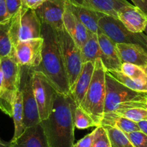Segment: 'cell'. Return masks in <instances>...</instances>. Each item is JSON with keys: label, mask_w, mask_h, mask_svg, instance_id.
<instances>
[{"label": "cell", "mask_w": 147, "mask_h": 147, "mask_svg": "<svg viewBox=\"0 0 147 147\" xmlns=\"http://www.w3.org/2000/svg\"><path fill=\"white\" fill-rule=\"evenodd\" d=\"M82 63L92 61L94 62L96 59L100 58V45L97 34L88 30V37L87 41L81 49Z\"/></svg>", "instance_id": "22"}, {"label": "cell", "mask_w": 147, "mask_h": 147, "mask_svg": "<svg viewBox=\"0 0 147 147\" xmlns=\"http://www.w3.org/2000/svg\"><path fill=\"white\" fill-rule=\"evenodd\" d=\"M144 33L145 34V35H146V36H147V23H146V28H145V29H144Z\"/></svg>", "instance_id": "42"}, {"label": "cell", "mask_w": 147, "mask_h": 147, "mask_svg": "<svg viewBox=\"0 0 147 147\" xmlns=\"http://www.w3.org/2000/svg\"><path fill=\"white\" fill-rule=\"evenodd\" d=\"M134 147H147V135L141 131L125 134Z\"/></svg>", "instance_id": "32"}, {"label": "cell", "mask_w": 147, "mask_h": 147, "mask_svg": "<svg viewBox=\"0 0 147 147\" xmlns=\"http://www.w3.org/2000/svg\"><path fill=\"white\" fill-rule=\"evenodd\" d=\"M94 134H95V131L94 130L92 132L83 137L77 144H74L73 147H91L92 143L94 139Z\"/></svg>", "instance_id": "34"}, {"label": "cell", "mask_w": 147, "mask_h": 147, "mask_svg": "<svg viewBox=\"0 0 147 147\" xmlns=\"http://www.w3.org/2000/svg\"><path fill=\"white\" fill-rule=\"evenodd\" d=\"M118 20L131 32H144L147 23V16L137 7L131 5L120 8L117 12Z\"/></svg>", "instance_id": "12"}, {"label": "cell", "mask_w": 147, "mask_h": 147, "mask_svg": "<svg viewBox=\"0 0 147 147\" xmlns=\"http://www.w3.org/2000/svg\"><path fill=\"white\" fill-rule=\"evenodd\" d=\"M137 124H138V127H139L140 131L147 135V120L140 121V122L137 123Z\"/></svg>", "instance_id": "38"}, {"label": "cell", "mask_w": 147, "mask_h": 147, "mask_svg": "<svg viewBox=\"0 0 147 147\" xmlns=\"http://www.w3.org/2000/svg\"><path fill=\"white\" fill-rule=\"evenodd\" d=\"M121 71L134 81L146 85V76L144 69L140 66L132 63H123L121 65Z\"/></svg>", "instance_id": "27"}, {"label": "cell", "mask_w": 147, "mask_h": 147, "mask_svg": "<svg viewBox=\"0 0 147 147\" xmlns=\"http://www.w3.org/2000/svg\"><path fill=\"white\" fill-rule=\"evenodd\" d=\"M0 147H10V141H5L0 138Z\"/></svg>", "instance_id": "39"}, {"label": "cell", "mask_w": 147, "mask_h": 147, "mask_svg": "<svg viewBox=\"0 0 147 147\" xmlns=\"http://www.w3.org/2000/svg\"><path fill=\"white\" fill-rule=\"evenodd\" d=\"M74 125L78 129H86L90 127H97L92 117L82 107H77L74 113Z\"/></svg>", "instance_id": "29"}, {"label": "cell", "mask_w": 147, "mask_h": 147, "mask_svg": "<svg viewBox=\"0 0 147 147\" xmlns=\"http://www.w3.org/2000/svg\"><path fill=\"white\" fill-rule=\"evenodd\" d=\"M107 71L115 80H117L121 84H123L125 87H128V88L131 89L133 90H135V91L146 92L145 84H141V83L134 81L132 79L130 78L129 77L125 75V74L123 73L121 71Z\"/></svg>", "instance_id": "26"}, {"label": "cell", "mask_w": 147, "mask_h": 147, "mask_svg": "<svg viewBox=\"0 0 147 147\" xmlns=\"http://www.w3.org/2000/svg\"><path fill=\"white\" fill-rule=\"evenodd\" d=\"M76 107L71 94L56 92L50 115L40 121L51 147H73Z\"/></svg>", "instance_id": "1"}, {"label": "cell", "mask_w": 147, "mask_h": 147, "mask_svg": "<svg viewBox=\"0 0 147 147\" xmlns=\"http://www.w3.org/2000/svg\"><path fill=\"white\" fill-rule=\"evenodd\" d=\"M107 131L110 147H134L125 134L118 128L107 125H101Z\"/></svg>", "instance_id": "25"}, {"label": "cell", "mask_w": 147, "mask_h": 147, "mask_svg": "<svg viewBox=\"0 0 147 147\" xmlns=\"http://www.w3.org/2000/svg\"><path fill=\"white\" fill-rule=\"evenodd\" d=\"M94 63L95 61H88L82 63L81 72L71 90V95L75 102L77 107L80 106L90 87L94 72Z\"/></svg>", "instance_id": "17"}, {"label": "cell", "mask_w": 147, "mask_h": 147, "mask_svg": "<svg viewBox=\"0 0 147 147\" xmlns=\"http://www.w3.org/2000/svg\"><path fill=\"white\" fill-rule=\"evenodd\" d=\"M120 59L123 63H129L143 68L147 66V51L136 44L116 43Z\"/></svg>", "instance_id": "19"}, {"label": "cell", "mask_w": 147, "mask_h": 147, "mask_svg": "<svg viewBox=\"0 0 147 147\" xmlns=\"http://www.w3.org/2000/svg\"><path fill=\"white\" fill-rule=\"evenodd\" d=\"M21 22L20 40L41 38V22L35 9L21 7Z\"/></svg>", "instance_id": "15"}, {"label": "cell", "mask_w": 147, "mask_h": 147, "mask_svg": "<svg viewBox=\"0 0 147 147\" xmlns=\"http://www.w3.org/2000/svg\"><path fill=\"white\" fill-rule=\"evenodd\" d=\"M43 44L42 38L20 41L15 48L20 64L31 68L38 66L42 60Z\"/></svg>", "instance_id": "10"}, {"label": "cell", "mask_w": 147, "mask_h": 147, "mask_svg": "<svg viewBox=\"0 0 147 147\" xmlns=\"http://www.w3.org/2000/svg\"><path fill=\"white\" fill-rule=\"evenodd\" d=\"M22 7L35 9L38 7L45 0H21Z\"/></svg>", "instance_id": "36"}, {"label": "cell", "mask_w": 147, "mask_h": 147, "mask_svg": "<svg viewBox=\"0 0 147 147\" xmlns=\"http://www.w3.org/2000/svg\"><path fill=\"white\" fill-rule=\"evenodd\" d=\"M10 23V19L0 23V58L10 56L15 51L9 34Z\"/></svg>", "instance_id": "24"}, {"label": "cell", "mask_w": 147, "mask_h": 147, "mask_svg": "<svg viewBox=\"0 0 147 147\" xmlns=\"http://www.w3.org/2000/svg\"><path fill=\"white\" fill-rule=\"evenodd\" d=\"M100 45V58L107 71H121V62L116 43L100 30L97 33Z\"/></svg>", "instance_id": "13"}, {"label": "cell", "mask_w": 147, "mask_h": 147, "mask_svg": "<svg viewBox=\"0 0 147 147\" xmlns=\"http://www.w3.org/2000/svg\"><path fill=\"white\" fill-rule=\"evenodd\" d=\"M10 147H51L41 123L28 127L15 140L10 141Z\"/></svg>", "instance_id": "14"}, {"label": "cell", "mask_w": 147, "mask_h": 147, "mask_svg": "<svg viewBox=\"0 0 147 147\" xmlns=\"http://www.w3.org/2000/svg\"><path fill=\"white\" fill-rule=\"evenodd\" d=\"M65 7L66 0H45L35 11L41 23L48 24L58 30L63 26Z\"/></svg>", "instance_id": "11"}, {"label": "cell", "mask_w": 147, "mask_h": 147, "mask_svg": "<svg viewBox=\"0 0 147 147\" xmlns=\"http://www.w3.org/2000/svg\"><path fill=\"white\" fill-rule=\"evenodd\" d=\"M146 96H147V92H146Z\"/></svg>", "instance_id": "43"}, {"label": "cell", "mask_w": 147, "mask_h": 147, "mask_svg": "<svg viewBox=\"0 0 147 147\" xmlns=\"http://www.w3.org/2000/svg\"><path fill=\"white\" fill-rule=\"evenodd\" d=\"M32 87L40 121H44L50 115L57 92L43 74L35 71L32 73Z\"/></svg>", "instance_id": "9"}, {"label": "cell", "mask_w": 147, "mask_h": 147, "mask_svg": "<svg viewBox=\"0 0 147 147\" xmlns=\"http://www.w3.org/2000/svg\"><path fill=\"white\" fill-rule=\"evenodd\" d=\"M100 125H107L121 130L124 134L140 131L137 123L121 116L115 112L105 113L103 115Z\"/></svg>", "instance_id": "21"}, {"label": "cell", "mask_w": 147, "mask_h": 147, "mask_svg": "<svg viewBox=\"0 0 147 147\" xmlns=\"http://www.w3.org/2000/svg\"><path fill=\"white\" fill-rule=\"evenodd\" d=\"M82 6L98 11L118 19L117 12L120 8L131 4L126 0H71Z\"/></svg>", "instance_id": "20"}, {"label": "cell", "mask_w": 147, "mask_h": 147, "mask_svg": "<svg viewBox=\"0 0 147 147\" xmlns=\"http://www.w3.org/2000/svg\"><path fill=\"white\" fill-rule=\"evenodd\" d=\"M9 18H12L20 10L22 7L21 0H5Z\"/></svg>", "instance_id": "33"}, {"label": "cell", "mask_w": 147, "mask_h": 147, "mask_svg": "<svg viewBox=\"0 0 147 147\" xmlns=\"http://www.w3.org/2000/svg\"><path fill=\"white\" fill-rule=\"evenodd\" d=\"M113 112L136 123L147 120V110L142 107H130V108L120 109V110H115Z\"/></svg>", "instance_id": "28"}, {"label": "cell", "mask_w": 147, "mask_h": 147, "mask_svg": "<svg viewBox=\"0 0 147 147\" xmlns=\"http://www.w3.org/2000/svg\"><path fill=\"white\" fill-rule=\"evenodd\" d=\"M100 32L115 43H131L141 46L147 51V36L144 33H134L128 30L120 20L103 14L98 22Z\"/></svg>", "instance_id": "6"}, {"label": "cell", "mask_w": 147, "mask_h": 147, "mask_svg": "<svg viewBox=\"0 0 147 147\" xmlns=\"http://www.w3.org/2000/svg\"><path fill=\"white\" fill-rule=\"evenodd\" d=\"M134 6L139 8L147 16V0H131Z\"/></svg>", "instance_id": "37"}, {"label": "cell", "mask_w": 147, "mask_h": 147, "mask_svg": "<svg viewBox=\"0 0 147 147\" xmlns=\"http://www.w3.org/2000/svg\"><path fill=\"white\" fill-rule=\"evenodd\" d=\"M66 2L71 10L79 18L82 23L90 32L97 34L99 30L98 22L103 15V13L94 10L90 8L82 6L79 4L72 2L71 0H66Z\"/></svg>", "instance_id": "18"}, {"label": "cell", "mask_w": 147, "mask_h": 147, "mask_svg": "<svg viewBox=\"0 0 147 147\" xmlns=\"http://www.w3.org/2000/svg\"><path fill=\"white\" fill-rule=\"evenodd\" d=\"M12 118L15 125V133H14L13 138L12 140L18 138L21 134L23 133L24 125V107H23V100H22V92L20 88H19L16 94L15 101L13 104V113H12Z\"/></svg>", "instance_id": "23"}, {"label": "cell", "mask_w": 147, "mask_h": 147, "mask_svg": "<svg viewBox=\"0 0 147 147\" xmlns=\"http://www.w3.org/2000/svg\"><path fill=\"white\" fill-rule=\"evenodd\" d=\"M10 19L7 12L5 0H0V23L6 22Z\"/></svg>", "instance_id": "35"}, {"label": "cell", "mask_w": 147, "mask_h": 147, "mask_svg": "<svg viewBox=\"0 0 147 147\" xmlns=\"http://www.w3.org/2000/svg\"><path fill=\"white\" fill-rule=\"evenodd\" d=\"M61 52L69 78L70 92L82 70V60L80 48L65 29L64 26L56 30Z\"/></svg>", "instance_id": "5"}, {"label": "cell", "mask_w": 147, "mask_h": 147, "mask_svg": "<svg viewBox=\"0 0 147 147\" xmlns=\"http://www.w3.org/2000/svg\"><path fill=\"white\" fill-rule=\"evenodd\" d=\"M10 34L11 40L14 48L16 47L20 40V22H21V11L20 10L18 13L15 14L13 17L10 18Z\"/></svg>", "instance_id": "30"}, {"label": "cell", "mask_w": 147, "mask_h": 147, "mask_svg": "<svg viewBox=\"0 0 147 147\" xmlns=\"http://www.w3.org/2000/svg\"><path fill=\"white\" fill-rule=\"evenodd\" d=\"M106 94L104 113L117 110L121 105L130 102L145 100L146 92L133 90L115 80L108 72L105 74Z\"/></svg>", "instance_id": "7"}, {"label": "cell", "mask_w": 147, "mask_h": 147, "mask_svg": "<svg viewBox=\"0 0 147 147\" xmlns=\"http://www.w3.org/2000/svg\"><path fill=\"white\" fill-rule=\"evenodd\" d=\"M41 38L43 39L42 60L38 66L32 69L43 74L58 93L69 95V78L56 30L48 24L41 23Z\"/></svg>", "instance_id": "2"}, {"label": "cell", "mask_w": 147, "mask_h": 147, "mask_svg": "<svg viewBox=\"0 0 147 147\" xmlns=\"http://www.w3.org/2000/svg\"><path fill=\"white\" fill-rule=\"evenodd\" d=\"M32 68L21 66L20 88L23 100V125L25 129L40 123L38 108L32 87Z\"/></svg>", "instance_id": "8"}, {"label": "cell", "mask_w": 147, "mask_h": 147, "mask_svg": "<svg viewBox=\"0 0 147 147\" xmlns=\"http://www.w3.org/2000/svg\"><path fill=\"white\" fill-rule=\"evenodd\" d=\"M144 69V72L146 74V92H147V66H144V67L142 68Z\"/></svg>", "instance_id": "41"}, {"label": "cell", "mask_w": 147, "mask_h": 147, "mask_svg": "<svg viewBox=\"0 0 147 147\" xmlns=\"http://www.w3.org/2000/svg\"><path fill=\"white\" fill-rule=\"evenodd\" d=\"M107 70L100 58L96 59L92 78L80 107L84 110L95 122L97 127L104 115L106 94L105 74Z\"/></svg>", "instance_id": "3"}, {"label": "cell", "mask_w": 147, "mask_h": 147, "mask_svg": "<svg viewBox=\"0 0 147 147\" xmlns=\"http://www.w3.org/2000/svg\"><path fill=\"white\" fill-rule=\"evenodd\" d=\"M0 63L3 73L0 110L12 118L14 101L20 85L21 65L17 59L15 50L10 56L0 58Z\"/></svg>", "instance_id": "4"}, {"label": "cell", "mask_w": 147, "mask_h": 147, "mask_svg": "<svg viewBox=\"0 0 147 147\" xmlns=\"http://www.w3.org/2000/svg\"><path fill=\"white\" fill-rule=\"evenodd\" d=\"M2 80H3V73H2V66H1V63H0V91H1V89H2Z\"/></svg>", "instance_id": "40"}, {"label": "cell", "mask_w": 147, "mask_h": 147, "mask_svg": "<svg viewBox=\"0 0 147 147\" xmlns=\"http://www.w3.org/2000/svg\"><path fill=\"white\" fill-rule=\"evenodd\" d=\"M94 131L95 134L91 147H110V140L105 129L101 125H99L96 127Z\"/></svg>", "instance_id": "31"}, {"label": "cell", "mask_w": 147, "mask_h": 147, "mask_svg": "<svg viewBox=\"0 0 147 147\" xmlns=\"http://www.w3.org/2000/svg\"><path fill=\"white\" fill-rule=\"evenodd\" d=\"M63 22L65 29L81 49L87 40L88 30L82 23L79 18L72 12L66 2L63 17Z\"/></svg>", "instance_id": "16"}]
</instances>
